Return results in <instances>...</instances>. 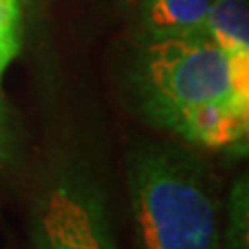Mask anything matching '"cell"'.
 <instances>
[{"instance_id": "6da1fadb", "label": "cell", "mask_w": 249, "mask_h": 249, "mask_svg": "<svg viewBox=\"0 0 249 249\" xmlns=\"http://www.w3.org/2000/svg\"><path fill=\"white\" fill-rule=\"evenodd\" d=\"M127 193L139 249H222L218 201L196 156L139 147L127 164Z\"/></svg>"}, {"instance_id": "7a4b0ae2", "label": "cell", "mask_w": 249, "mask_h": 249, "mask_svg": "<svg viewBox=\"0 0 249 249\" xmlns=\"http://www.w3.org/2000/svg\"><path fill=\"white\" fill-rule=\"evenodd\" d=\"M133 85L142 112L150 121L208 102H235L249 108V98L237 91L232 60L208 31L142 40Z\"/></svg>"}, {"instance_id": "3957f363", "label": "cell", "mask_w": 249, "mask_h": 249, "mask_svg": "<svg viewBox=\"0 0 249 249\" xmlns=\"http://www.w3.org/2000/svg\"><path fill=\"white\" fill-rule=\"evenodd\" d=\"M29 239L31 249H119L93 170L75 160L46 170L31 201Z\"/></svg>"}, {"instance_id": "277c9868", "label": "cell", "mask_w": 249, "mask_h": 249, "mask_svg": "<svg viewBox=\"0 0 249 249\" xmlns=\"http://www.w3.org/2000/svg\"><path fill=\"white\" fill-rule=\"evenodd\" d=\"M249 108L235 102H208L170 110L152 121L193 145L208 150H229L245 143Z\"/></svg>"}, {"instance_id": "5b68a950", "label": "cell", "mask_w": 249, "mask_h": 249, "mask_svg": "<svg viewBox=\"0 0 249 249\" xmlns=\"http://www.w3.org/2000/svg\"><path fill=\"white\" fill-rule=\"evenodd\" d=\"M212 0H137L142 40L206 31Z\"/></svg>"}, {"instance_id": "8992f818", "label": "cell", "mask_w": 249, "mask_h": 249, "mask_svg": "<svg viewBox=\"0 0 249 249\" xmlns=\"http://www.w3.org/2000/svg\"><path fill=\"white\" fill-rule=\"evenodd\" d=\"M208 36L229 58L249 56V11L245 0H212L206 19Z\"/></svg>"}, {"instance_id": "52a82bcc", "label": "cell", "mask_w": 249, "mask_h": 249, "mask_svg": "<svg viewBox=\"0 0 249 249\" xmlns=\"http://www.w3.org/2000/svg\"><path fill=\"white\" fill-rule=\"evenodd\" d=\"M249 193L247 177H239L231 187L227 201V218H224L222 241L224 249H247V214H249Z\"/></svg>"}, {"instance_id": "ba28073f", "label": "cell", "mask_w": 249, "mask_h": 249, "mask_svg": "<svg viewBox=\"0 0 249 249\" xmlns=\"http://www.w3.org/2000/svg\"><path fill=\"white\" fill-rule=\"evenodd\" d=\"M23 0H0V79L21 52Z\"/></svg>"}, {"instance_id": "9c48e42d", "label": "cell", "mask_w": 249, "mask_h": 249, "mask_svg": "<svg viewBox=\"0 0 249 249\" xmlns=\"http://www.w3.org/2000/svg\"><path fill=\"white\" fill-rule=\"evenodd\" d=\"M17 154V137L11 123V114L0 96V164H11Z\"/></svg>"}]
</instances>
